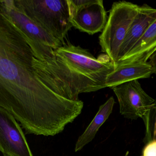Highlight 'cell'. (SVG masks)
<instances>
[{
  "label": "cell",
  "mask_w": 156,
  "mask_h": 156,
  "mask_svg": "<svg viewBox=\"0 0 156 156\" xmlns=\"http://www.w3.org/2000/svg\"><path fill=\"white\" fill-rule=\"evenodd\" d=\"M34 57L23 34L0 12V108L13 116L26 133L49 136L68 120L74 102L38 78Z\"/></svg>",
  "instance_id": "1"
},
{
  "label": "cell",
  "mask_w": 156,
  "mask_h": 156,
  "mask_svg": "<svg viewBox=\"0 0 156 156\" xmlns=\"http://www.w3.org/2000/svg\"><path fill=\"white\" fill-rule=\"evenodd\" d=\"M33 66L39 79L57 94L77 101L79 94L105 89L107 76L115 66L106 54L94 57L87 49L70 43L54 50L44 61L34 57Z\"/></svg>",
  "instance_id": "2"
},
{
  "label": "cell",
  "mask_w": 156,
  "mask_h": 156,
  "mask_svg": "<svg viewBox=\"0 0 156 156\" xmlns=\"http://www.w3.org/2000/svg\"><path fill=\"white\" fill-rule=\"evenodd\" d=\"M16 5L63 45L72 27L67 0H15Z\"/></svg>",
  "instance_id": "3"
},
{
  "label": "cell",
  "mask_w": 156,
  "mask_h": 156,
  "mask_svg": "<svg viewBox=\"0 0 156 156\" xmlns=\"http://www.w3.org/2000/svg\"><path fill=\"white\" fill-rule=\"evenodd\" d=\"M0 12L7 16L23 34L35 58L41 61L51 58L54 50L63 45L18 8L15 0H0Z\"/></svg>",
  "instance_id": "4"
},
{
  "label": "cell",
  "mask_w": 156,
  "mask_h": 156,
  "mask_svg": "<svg viewBox=\"0 0 156 156\" xmlns=\"http://www.w3.org/2000/svg\"><path fill=\"white\" fill-rule=\"evenodd\" d=\"M138 7L137 5L126 1L114 3L99 37L101 51L108 56L115 66L118 63L120 49L137 14Z\"/></svg>",
  "instance_id": "5"
},
{
  "label": "cell",
  "mask_w": 156,
  "mask_h": 156,
  "mask_svg": "<svg viewBox=\"0 0 156 156\" xmlns=\"http://www.w3.org/2000/svg\"><path fill=\"white\" fill-rule=\"evenodd\" d=\"M72 26L93 35L102 31L107 15L102 0H67Z\"/></svg>",
  "instance_id": "6"
},
{
  "label": "cell",
  "mask_w": 156,
  "mask_h": 156,
  "mask_svg": "<svg viewBox=\"0 0 156 156\" xmlns=\"http://www.w3.org/2000/svg\"><path fill=\"white\" fill-rule=\"evenodd\" d=\"M112 89L118 100L120 113L127 119H143L155 101L144 90L138 80L126 82Z\"/></svg>",
  "instance_id": "7"
},
{
  "label": "cell",
  "mask_w": 156,
  "mask_h": 156,
  "mask_svg": "<svg viewBox=\"0 0 156 156\" xmlns=\"http://www.w3.org/2000/svg\"><path fill=\"white\" fill-rule=\"evenodd\" d=\"M0 152L4 156H34L21 125L1 108Z\"/></svg>",
  "instance_id": "8"
},
{
  "label": "cell",
  "mask_w": 156,
  "mask_h": 156,
  "mask_svg": "<svg viewBox=\"0 0 156 156\" xmlns=\"http://www.w3.org/2000/svg\"><path fill=\"white\" fill-rule=\"evenodd\" d=\"M156 19L155 8L147 4L139 5L137 14L131 24L120 49L118 62L129 53Z\"/></svg>",
  "instance_id": "9"
},
{
  "label": "cell",
  "mask_w": 156,
  "mask_h": 156,
  "mask_svg": "<svg viewBox=\"0 0 156 156\" xmlns=\"http://www.w3.org/2000/svg\"><path fill=\"white\" fill-rule=\"evenodd\" d=\"M152 74V67L148 62L118 64L107 76L105 87L112 89L129 82L148 78Z\"/></svg>",
  "instance_id": "10"
},
{
  "label": "cell",
  "mask_w": 156,
  "mask_h": 156,
  "mask_svg": "<svg viewBox=\"0 0 156 156\" xmlns=\"http://www.w3.org/2000/svg\"><path fill=\"white\" fill-rule=\"evenodd\" d=\"M156 52V19L148 27L129 53L117 64L147 62Z\"/></svg>",
  "instance_id": "11"
},
{
  "label": "cell",
  "mask_w": 156,
  "mask_h": 156,
  "mask_svg": "<svg viewBox=\"0 0 156 156\" xmlns=\"http://www.w3.org/2000/svg\"><path fill=\"white\" fill-rule=\"evenodd\" d=\"M115 103V101L113 97H111L100 106L95 117L83 133L78 138L76 144L75 152L80 151L94 139L100 127L106 122L112 114Z\"/></svg>",
  "instance_id": "12"
},
{
  "label": "cell",
  "mask_w": 156,
  "mask_h": 156,
  "mask_svg": "<svg viewBox=\"0 0 156 156\" xmlns=\"http://www.w3.org/2000/svg\"><path fill=\"white\" fill-rule=\"evenodd\" d=\"M145 126V135L143 140L145 144L156 140V99L150 110L143 118Z\"/></svg>",
  "instance_id": "13"
},
{
  "label": "cell",
  "mask_w": 156,
  "mask_h": 156,
  "mask_svg": "<svg viewBox=\"0 0 156 156\" xmlns=\"http://www.w3.org/2000/svg\"><path fill=\"white\" fill-rule=\"evenodd\" d=\"M141 156H156V140H152L145 144Z\"/></svg>",
  "instance_id": "14"
},
{
  "label": "cell",
  "mask_w": 156,
  "mask_h": 156,
  "mask_svg": "<svg viewBox=\"0 0 156 156\" xmlns=\"http://www.w3.org/2000/svg\"><path fill=\"white\" fill-rule=\"evenodd\" d=\"M148 63L152 67L153 73L155 74L156 76V52H155L149 58Z\"/></svg>",
  "instance_id": "15"
}]
</instances>
